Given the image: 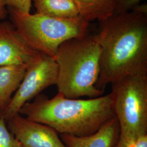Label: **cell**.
Instances as JSON below:
<instances>
[{"label":"cell","instance_id":"cell-15","mask_svg":"<svg viewBox=\"0 0 147 147\" xmlns=\"http://www.w3.org/2000/svg\"><path fill=\"white\" fill-rule=\"evenodd\" d=\"M142 0H117L115 11L113 15L130 11Z\"/></svg>","mask_w":147,"mask_h":147},{"label":"cell","instance_id":"cell-9","mask_svg":"<svg viewBox=\"0 0 147 147\" xmlns=\"http://www.w3.org/2000/svg\"><path fill=\"white\" fill-rule=\"evenodd\" d=\"M119 136V124L114 117L91 135L80 137L61 134L60 137L67 147H114Z\"/></svg>","mask_w":147,"mask_h":147},{"label":"cell","instance_id":"cell-3","mask_svg":"<svg viewBox=\"0 0 147 147\" xmlns=\"http://www.w3.org/2000/svg\"><path fill=\"white\" fill-rule=\"evenodd\" d=\"M100 47L94 35L74 38L62 43L55 57L58 66V93L70 99L94 98L104 92L96 87Z\"/></svg>","mask_w":147,"mask_h":147},{"label":"cell","instance_id":"cell-16","mask_svg":"<svg viewBox=\"0 0 147 147\" xmlns=\"http://www.w3.org/2000/svg\"><path fill=\"white\" fill-rule=\"evenodd\" d=\"M132 147H147V135L135 139L132 143Z\"/></svg>","mask_w":147,"mask_h":147},{"label":"cell","instance_id":"cell-18","mask_svg":"<svg viewBox=\"0 0 147 147\" xmlns=\"http://www.w3.org/2000/svg\"><path fill=\"white\" fill-rule=\"evenodd\" d=\"M8 13V10L5 8V0H0V20L5 19Z\"/></svg>","mask_w":147,"mask_h":147},{"label":"cell","instance_id":"cell-6","mask_svg":"<svg viewBox=\"0 0 147 147\" xmlns=\"http://www.w3.org/2000/svg\"><path fill=\"white\" fill-rule=\"evenodd\" d=\"M57 79L58 66L55 59L39 52L28 64L21 84L0 118L7 121L19 113L26 102L48 87L56 85Z\"/></svg>","mask_w":147,"mask_h":147},{"label":"cell","instance_id":"cell-8","mask_svg":"<svg viewBox=\"0 0 147 147\" xmlns=\"http://www.w3.org/2000/svg\"><path fill=\"white\" fill-rule=\"evenodd\" d=\"M38 53L27 45L13 25L0 22V66L28 65Z\"/></svg>","mask_w":147,"mask_h":147},{"label":"cell","instance_id":"cell-1","mask_svg":"<svg viewBox=\"0 0 147 147\" xmlns=\"http://www.w3.org/2000/svg\"><path fill=\"white\" fill-rule=\"evenodd\" d=\"M94 35L100 47L96 87L127 76L147 74V14L131 10L100 22Z\"/></svg>","mask_w":147,"mask_h":147},{"label":"cell","instance_id":"cell-10","mask_svg":"<svg viewBox=\"0 0 147 147\" xmlns=\"http://www.w3.org/2000/svg\"><path fill=\"white\" fill-rule=\"evenodd\" d=\"M27 67L25 64L0 66V114L9 105L19 87Z\"/></svg>","mask_w":147,"mask_h":147},{"label":"cell","instance_id":"cell-5","mask_svg":"<svg viewBox=\"0 0 147 147\" xmlns=\"http://www.w3.org/2000/svg\"><path fill=\"white\" fill-rule=\"evenodd\" d=\"M110 94L120 136L135 140L147 135V74L121 79L112 84Z\"/></svg>","mask_w":147,"mask_h":147},{"label":"cell","instance_id":"cell-7","mask_svg":"<svg viewBox=\"0 0 147 147\" xmlns=\"http://www.w3.org/2000/svg\"><path fill=\"white\" fill-rule=\"evenodd\" d=\"M7 122L8 130L23 147H67L53 128L30 121L19 113Z\"/></svg>","mask_w":147,"mask_h":147},{"label":"cell","instance_id":"cell-14","mask_svg":"<svg viewBox=\"0 0 147 147\" xmlns=\"http://www.w3.org/2000/svg\"><path fill=\"white\" fill-rule=\"evenodd\" d=\"M5 5L25 13H30L32 0H5Z\"/></svg>","mask_w":147,"mask_h":147},{"label":"cell","instance_id":"cell-4","mask_svg":"<svg viewBox=\"0 0 147 147\" xmlns=\"http://www.w3.org/2000/svg\"><path fill=\"white\" fill-rule=\"evenodd\" d=\"M8 13L13 26L27 45L53 58L63 42L88 34L89 22L80 16L57 18L37 13H25L10 8Z\"/></svg>","mask_w":147,"mask_h":147},{"label":"cell","instance_id":"cell-2","mask_svg":"<svg viewBox=\"0 0 147 147\" xmlns=\"http://www.w3.org/2000/svg\"><path fill=\"white\" fill-rule=\"evenodd\" d=\"M19 113L61 134L80 137L94 133L115 117L110 93L88 99L67 98L58 93L49 98L40 94L24 105Z\"/></svg>","mask_w":147,"mask_h":147},{"label":"cell","instance_id":"cell-12","mask_svg":"<svg viewBox=\"0 0 147 147\" xmlns=\"http://www.w3.org/2000/svg\"><path fill=\"white\" fill-rule=\"evenodd\" d=\"M37 13L57 18L68 19L79 16L74 0H34Z\"/></svg>","mask_w":147,"mask_h":147},{"label":"cell","instance_id":"cell-13","mask_svg":"<svg viewBox=\"0 0 147 147\" xmlns=\"http://www.w3.org/2000/svg\"><path fill=\"white\" fill-rule=\"evenodd\" d=\"M0 147H23L15 136L9 131L5 121L0 118Z\"/></svg>","mask_w":147,"mask_h":147},{"label":"cell","instance_id":"cell-17","mask_svg":"<svg viewBox=\"0 0 147 147\" xmlns=\"http://www.w3.org/2000/svg\"><path fill=\"white\" fill-rule=\"evenodd\" d=\"M134 140H128L121 136L114 147H132V143Z\"/></svg>","mask_w":147,"mask_h":147},{"label":"cell","instance_id":"cell-11","mask_svg":"<svg viewBox=\"0 0 147 147\" xmlns=\"http://www.w3.org/2000/svg\"><path fill=\"white\" fill-rule=\"evenodd\" d=\"M86 21H104L115 13L117 0H74Z\"/></svg>","mask_w":147,"mask_h":147}]
</instances>
